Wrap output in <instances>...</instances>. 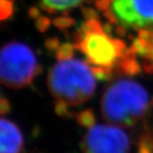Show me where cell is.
Returning a JSON list of instances; mask_svg holds the SVG:
<instances>
[{
  "mask_svg": "<svg viewBox=\"0 0 153 153\" xmlns=\"http://www.w3.org/2000/svg\"><path fill=\"white\" fill-rule=\"evenodd\" d=\"M153 99L143 86L129 79H120L104 91L101 112L107 122L122 126H132L143 118Z\"/></svg>",
  "mask_w": 153,
  "mask_h": 153,
  "instance_id": "1",
  "label": "cell"
},
{
  "mask_svg": "<svg viewBox=\"0 0 153 153\" xmlns=\"http://www.w3.org/2000/svg\"><path fill=\"white\" fill-rule=\"evenodd\" d=\"M96 79L88 62L71 58L53 65L47 76V86L56 101L78 106L93 96Z\"/></svg>",
  "mask_w": 153,
  "mask_h": 153,
  "instance_id": "2",
  "label": "cell"
},
{
  "mask_svg": "<svg viewBox=\"0 0 153 153\" xmlns=\"http://www.w3.org/2000/svg\"><path fill=\"white\" fill-rule=\"evenodd\" d=\"M74 45L91 67L102 68L111 76L127 50L122 40L106 33L98 19H87L80 25L74 35Z\"/></svg>",
  "mask_w": 153,
  "mask_h": 153,
  "instance_id": "3",
  "label": "cell"
},
{
  "mask_svg": "<svg viewBox=\"0 0 153 153\" xmlns=\"http://www.w3.org/2000/svg\"><path fill=\"white\" fill-rule=\"evenodd\" d=\"M41 67L35 54L22 42H11L1 50L0 75L2 83L11 89L30 85L39 75Z\"/></svg>",
  "mask_w": 153,
  "mask_h": 153,
  "instance_id": "4",
  "label": "cell"
},
{
  "mask_svg": "<svg viewBox=\"0 0 153 153\" xmlns=\"http://www.w3.org/2000/svg\"><path fill=\"white\" fill-rule=\"evenodd\" d=\"M103 16L112 24L136 30L153 26V0H112Z\"/></svg>",
  "mask_w": 153,
  "mask_h": 153,
  "instance_id": "5",
  "label": "cell"
},
{
  "mask_svg": "<svg viewBox=\"0 0 153 153\" xmlns=\"http://www.w3.org/2000/svg\"><path fill=\"white\" fill-rule=\"evenodd\" d=\"M83 153H129L130 139L126 131L113 125H94L82 139Z\"/></svg>",
  "mask_w": 153,
  "mask_h": 153,
  "instance_id": "6",
  "label": "cell"
},
{
  "mask_svg": "<svg viewBox=\"0 0 153 153\" xmlns=\"http://www.w3.org/2000/svg\"><path fill=\"white\" fill-rule=\"evenodd\" d=\"M1 145L0 153H19L23 147V137L19 128L10 120L1 119Z\"/></svg>",
  "mask_w": 153,
  "mask_h": 153,
  "instance_id": "7",
  "label": "cell"
},
{
  "mask_svg": "<svg viewBox=\"0 0 153 153\" xmlns=\"http://www.w3.org/2000/svg\"><path fill=\"white\" fill-rule=\"evenodd\" d=\"M117 68L126 76H136L141 71V65L137 59V54L130 48L126 50Z\"/></svg>",
  "mask_w": 153,
  "mask_h": 153,
  "instance_id": "8",
  "label": "cell"
},
{
  "mask_svg": "<svg viewBox=\"0 0 153 153\" xmlns=\"http://www.w3.org/2000/svg\"><path fill=\"white\" fill-rule=\"evenodd\" d=\"M83 0H41V6L46 12L54 14L64 12L80 5Z\"/></svg>",
  "mask_w": 153,
  "mask_h": 153,
  "instance_id": "9",
  "label": "cell"
},
{
  "mask_svg": "<svg viewBox=\"0 0 153 153\" xmlns=\"http://www.w3.org/2000/svg\"><path fill=\"white\" fill-rule=\"evenodd\" d=\"M76 122L79 126L86 128H91L95 125L96 116L91 109H86V110L81 111L76 115Z\"/></svg>",
  "mask_w": 153,
  "mask_h": 153,
  "instance_id": "10",
  "label": "cell"
},
{
  "mask_svg": "<svg viewBox=\"0 0 153 153\" xmlns=\"http://www.w3.org/2000/svg\"><path fill=\"white\" fill-rule=\"evenodd\" d=\"M143 69L146 73L153 75V30L148 40V53L143 57Z\"/></svg>",
  "mask_w": 153,
  "mask_h": 153,
  "instance_id": "11",
  "label": "cell"
},
{
  "mask_svg": "<svg viewBox=\"0 0 153 153\" xmlns=\"http://www.w3.org/2000/svg\"><path fill=\"white\" fill-rule=\"evenodd\" d=\"M76 49L74 43L65 42L62 43L56 50V57L58 61L71 59L74 54V50Z\"/></svg>",
  "mask_w": 153,
  "mask_h": 153,
  "instance_id": "12",
  "label": "cell"
},
{
  "mask_svg": "<svg viewBox=\"0 0 153 153\" xmlns=\"http://www.w3.org/2000/svg\"><path fill=\"white\" fill-rule=\"evenodd\" d=\"M0 7H1V12H0L1 19H7L14 12V1L13 0H0Z\"/></svg>",
  "mask_w": 153,
  "mask_h": 153,
  "instance_id": "13",
  "label": "cell"
},
{
  "mask_svg": "<svg viewBox=\"0 0 153 153\" xmlns=\"http://www.w3.org/2000/svg\"><path fill=\"white\" fill-rule=\"evenodd\" d=\"M74 19L69 17H59L53 20V24L60 30L68 29L74 24Z\"/></svg>",
  "mask_w": 153,
  "mask_h": 153,
  "instance_id": "14",
  "label": "cell"
},
{
  "mask_svg": "<svg viewBox=\"0 0 153 153\" xmlns=\"http://www.w3.org/2000/svg\"><path fill=\"white\" fill-rule=\"evenodd\" d=\"M35 24H36V28L39 31L43 32V31H46L47 29L50 27L51 25V20L45 16H40L36 19L35 21Z\"/></svg>",
  "mask_w": 153,
  "mask_h": 153,
  "instance_id": "15",
  "label": "cell"
},
{
  "mask_svg": "<svg viewBox=\"0 0 153 153\" xmlns=\"http://www.w3.org/2000/svg\"><path fill=\"white\" fill-rule=\"evenodd\" d=\"M68 107L69 106L65 102L56 101V106H54V111H56V114L59 115V116H68V114H69Z\"/></svg>",
  "mask_w": 153,
  "mask_h": 153,
  "instance_id": "16",
  "label": "cell"
},
{
  "mask_svg": "<svg viewBox=\"0 0 153 153\" xmlns=\"http://www.w3.org/2000/svg\"><path fill=\"white\" fill-rule=\"evenodd\" d=\"M82 13L83 16L87 19H98V12L96 9H93L91 7H82Z\"/></svg>",
  "mask_w": 153,
  "mask_h": 153,
  "instance_id": "17",
  "label": "cell"
},
{
  "mask_svg": "<svg viewBox=\"0 0 153 153\" xmlns=\"http://www.w3.org/2000/svg\"><path fill=\"white\" fill-rule=\"evenodd\" d=\"M59 45H60V42L56 38H51L45 41V47L50 51L57 50Z\"/></svg>",
  "mask_w": 153,
  "mask_h": 153,
  "instance_id": "18",
  "label": "cell"
},
{
  "mask_svg": "<svg viewBox=\"0 0 153 153\" xmlns=\"http://www.w3.org/2000/svg\"><path fill=\"white\" fill-rule=\"evenodd\" d=\"M112 3V0H95V6L97 7V9L99 10H102V11H105V10L109 9Z\"/></svg>",
  "mask_w": 153,
  "mask_h": 153,
  "instance_id": "19",
  "label": "cell"
},
{
  "mask_svg": "<svg viewBox=\"0 0 153 153\" xmlns=\"http://www.w3.org/2000/svg\"><path fill=\"white\" fill-rule=\"evenodd\" d=\"M10 112V104L8 101L6 99L4 96L1 97V101H0V113L2 115L8 114Z\"/></svg>",
  "mask_w": 153,
  "mask_h": 153,
  "instance_id": "20",
  "label": "cell"
},
{
  "mask_svg": "<svg viewBox=\"0 0 153 153\" xmlns=\"http://www.w3.org/2000/svg\"><path fill=\"white\" fill-rule=\"evenodd\" d=\"M41 12H40V9L36 7H32L30 8L29 10V16L32 19H37L38 17H40L41 15Z\"/></svg>",
  "mask_w": 153,
  "mask_h": 153,
  "instance_id": "21",
  "label": "cell"
},
{
  "mask_svg": "<svg viewBox=\"0 0 153 153\" xmlns=\"http://www.w3.org/2000/svg\"><path fill=\"white\" fill-rule=\"evenodd\" d=\"M115 32L119 35V36H121V37H124L126 36V27L123 26V25H119L115 28Z\"/></svg>",
  "mask_w": 153,
  "mask_h": 153,
  "instance_id": "22",
  "label": "cell"
},
{
  "mask_svg": "<svg viewBox=\"0 0 153 153\" xmlns=\"http://www.w3.org/2000/svg\"><path fill=\"white\" fill-rule=\"evenodd\" d=\"M102 29H103V30L106 32V33L111 34L112 33V30H113V24L108 21L107 23H105V24L102 25Z\"/></svg>",
  "mask_w": 153,
  "mask_h": 153,
  "instance_id": "23",
  "label": "cell"
}]
</instances>
